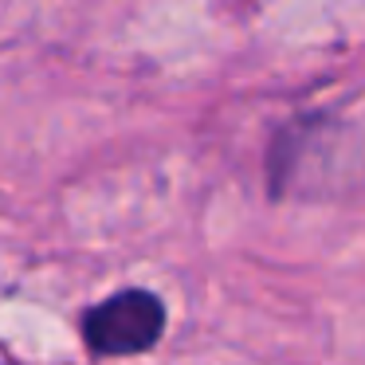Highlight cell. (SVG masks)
<instances>
[{"mask_svg": "<svg viewBox=\"0 0 365 365\" xmlns=\"http://www.w3.org/2000/svg\"><path fill=\"white\" fill-rule=\"evenodd\" d=\"M165 334V307L153 291H118L83 314V338L98 357L153 349Z\"/></svg>", "mask_w": 365, "mask_h": 365, "instance_id": "cell-1", "label": "cell"}]
</instances>
